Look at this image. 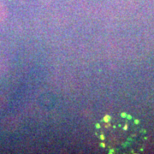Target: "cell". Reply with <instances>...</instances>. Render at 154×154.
<instances>
[{"instance_id": "1", "label": "cell", "mask_w": 154, "mask_h": 154, "mask_svg": "<svg viewBox=\"0 0 154 154\" xmlns=\"http://www.w3.org/2000/svg\"><path fill=\"white\" fill-rule=\"evenodd\" d=\"M95 135L103 148L117 153L140 151L145 139L141 126L123 115H113L98 122Z\"/></svg>"}]
</instances>
